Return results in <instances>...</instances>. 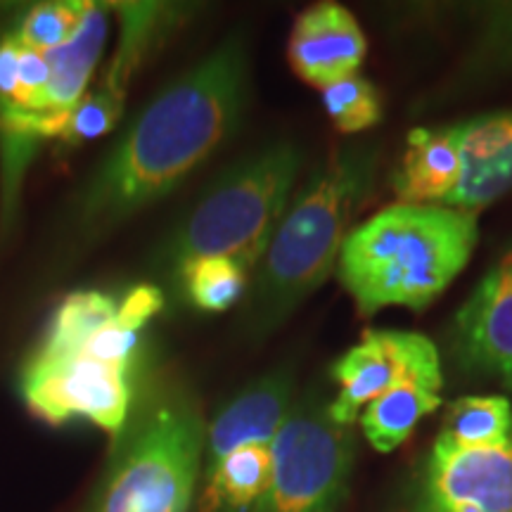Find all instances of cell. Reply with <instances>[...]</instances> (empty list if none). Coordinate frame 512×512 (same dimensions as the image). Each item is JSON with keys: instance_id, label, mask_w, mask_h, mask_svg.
I'll list each match as a JSON object with an SVG mask.
<instances>
[{"instance_id": "1", "label": "cell", "mask_w": 512, "mask_h": 512, "mask_svg": "<svg viewBox=\"0 0 512 512\" xmlns=\"http://www.w3.org/2000/svg\"><path fill=\"white\" fill-rule=\"evenodd\" d=\"M247 100L249 50L235 31L131 121L81 190L79 226L107 230L174 192L233 138Z\"/></svg>"}, {"instance_id": "2", "label": "cell", "mask_w": 512, "mask_h": 512, "mask_svg": "<svg viewBox=\"0 0 512 512\" xmlns=\"http://www.w3.org/2000/svg\"><path fill=\"white\" fill-rule=\"evenodd\" d=\"M380 157L377 140L344 143L294 190L247 287V335H271L337 271L351 221L373 192Z\"/></svg>"}, {"instance_id": "3", "label": "cell", "mask_w": 512, "mask_h": 512, "mask_svg": "<svg viewBox=\"0 0 512 512\" xmlns=\"http://www.w3.org/2000/svg\"><path fill=\"white\" fill-rule=\"evenodd\" d=\"M477 242L475 214L396 202L351 228L335 273L361 316L422 311L465 271Z\"/></svg>"}, {"instance_id": "4", "label": "cell", "mask_w": 512, "mask_h": 512, "mask_svg": "<svg viewBox=\"0 0 512 512\" xmlns=\"http://www.w3.org/2000/svg\"><path fill=\"white\" fill-rule=\"evenodd\" d=\"M207 425L188 389L152 382L136 394L86 512H188Z\"/></svg>"}, {"instance_id": "5", "label": "cell", "mask_w": 512, "mask_h": 512, "mask_svg": "<svg viewBox=\"0 0 512 512\" xmlns=\"http://www.w3.org/2000/svg\"><path fill=\"white\" fill-rule=\"evenodd\" d=\"M302 164V147L278 140L223 169L176 226L166 264L178 273L195 259L226 256L252 275L292 200Z\"/></svg>"}, {"instance_id": "6", "label": "cell", "mask_w": 512, "mask_h": 512, "mask_svg": "<svg viewBox=\"0 0 512 512\" xmlns=\"http://www.w3.org/2000/svg\"><path fill=\"white\" fill-rule=\"evenodd\" d=\"M356 460L354 427L330 418L323 387L294 396L271 444V479L254 512H337Z\"/></svg>"}, {"instance_id": "7", "label": "cell", "mask_w": 512, "mask_h": 512, "mask_svg": "<svg viewBox=\"0 0 512 512\" xmlns=\"http://www.w3.org/2000/svg\"><path fill=\"white\" fill-rule=\"evenodd\" d=\"M19 392L38 420L53 427L76 418L88 420L112 439L124 430L138 394L131 368L110 366L86 354L31 356L19 377Z\"/></svg>"}, {"instance_id": "8", "label": "cell", "mask_w": 512, "mask_h": 512, "mask_svg": "<svg viewBox=\"0 0 512 512\" xmlns=\"http://www.w3.org/2000/svg\"><path fill=\"white\" fill-rule=\"evenodd\" d=\"M337 392L330 399V418L337 425L354 427L363 408L377 396L420 382L444 389V368L437 344L413 330H366L354 347H349L330 368Z\"/></svg>"}, {"instance_id": "9", "label": "cell", "mask_w": 512, "mask_h": 512, "mask_svg": "<svg viewBox=\"0 0 512 512\" xmlns=\"http://www.w3.org/2000/svg\"><path fill=\"white\" fill-rule=\"evenodd\" d=\"M403 512H512V432L489 448L434 439L408 484Z\"/></svg>"}, {"instance_id": "10", "label": "cell", "mask_w": 512, "mask_h": 512, "mask_svg": "<svg viewBox=\"0 0 512 512\" xmlns=\"http://www.w3.org/2000/svg\"><path fill=\"white\" fill-rule=\"evenodd\" d=\"M451 356L465 375L512 389V242L456 311Z\"/></svg>"}, {"instance_id": "11", "label": "cell", "mask_w": 512, "mask_h": 512, "mask_svg": "<svg viewBox=\"0 0 512 512\" xmlns=\"http://www.w3.org/2000/svg\"><path fill=\"white\" fill-rule=\"evenodd\" d=\"M366 53L368 41L361 24L351 10L332 0L299 12L287 38L292 72L316 88L358 74Z\"/></svg>"}, {"instance_id": "12", "label": "cell", "mask_w": 512, "mask_h": 512, "mask_svg": "<svg viewBox=\"0 0 512 512\" xmlns=\"http://www.w3.org/2000/svg\"><path fill=\"white\" fill-rule=\"evenodd\" d=\"M294 403V370L278 366L256 377L207 425L202 475L247 446H271Z\"/></svg>"}, {"instance_id": "13", "label": "cell", "mask_w": 512, "mask_h": 512, "mask_svg": "<svg viewBox=\"0 0 512 512\" xmlns=\"http://www.w3.org/2000/svg\"><path fill=\"white\" fill-rule=\"evenodd\" d=\"M463 178L444 207L479 214L512 192V110L453 121Z\"/></svg>"}, {"instance_id": "14", "label": "cell", "mask_w": 512, "mask_h": 512, "mask_svg": "<svg viewBox=\"0 0 512 512\" xmlns=\"http://www.w3.org/2000/svg\"><path fill=\"white\" fill-rule=\"evenodd\" d=\"M475 36L453 74L441 83L420 110H437L512 76V0L470 5Z\"/></svg>"}, {"instance_id": "15", "label": "cell", "mask_w": 512, "mask_h": 512, "mask_svg": "<svg viewBox=\"0 0 512 512\" xmlns=\"http://www.w3.org/2000/svg\"><path fill=\"white\" fill-rule=\"evenodd\" d=\"M463 178V155L453 124L415 126L406 138L392 190L399 204L444 207Z\"/></svg>"}, {"instance_id": "16", "label": "cell", "mask_w": 512, "mask_h": 512, "mask_svg": "<svg viewBox=\"0 0 512 512\" xmlns=\"http://www.w3.org/2000/svg\"><path fill=\"white\" fill-rule=\"evenodd\" d=\"M107 29H110L107 12L100 5L91 3L74 36L64 46L43 53L50 69L43 114L67 117L79 105V100L86 95L88 81H91L95 67H98L102 48H105L107 41Z\"/></svg>"}, {"instance_id": "17", "label": "cell", "mask_w": 512, "mask_h": 512, "mask_svg": "<svg viewBox=\"0 0 512 512\" xmlns=\"http://www.w3.org/2000/svg\"><path fill=\"white\" fill-rule=\"evenodd\" d=\"M271 479V446H247L202 475L200 512H254Z\"/></svg>"}, {"instance_id": "18", "label": "cell", "mask_w": 512, "mask_h": 512, "mask_svg": "<svg viewBox=\"0 0 512 512\" xmlns=\"http://www.w3.org/2000/svg\"><path fill=\"white\" fill-rule=\"evenodd\" d=\"M441 408L439 389L427 387L420 382L399 384L370 401L358 415L363 437L375 451L392 453L403 441L411 437L415 427L420 425L427 415Z\"/></svg>"}, {"instance_id": "19", "label": "cell", "mask_w": 512, "mask_h": 512, "mask_svg": "<svg viewBox=\"0 0 512 512\" xmlns=\"http://www.w3.org/2000/svg\"><path fill=\"white\" fill-rule=\"evenodd\" d=\"M117 302L105 292H74L57 306L50 328L34 356L67 358L81 354L95 332L117 318Z\"/></svg>"}, {"instance_id": "20", "label": "cell", "mask_w": 512, "mask_h": 512, "mask_svg": "<svg viewBox=\"0 0 512 512\" xmlns=\"http://www.w3.org/2000/svg\"><path fill=\"white\" fill-rule=\"evenodd\" d=\"M512 432V403L505 396H463L448 406L439 437L460 448L503 444Z\"/></svg>"}, {"instance_id": "21", "label": "cell", "mask_w": 512, "mask_h": 512, "mask_svg": "<svg viewBox=\"0 0 512 512\" xmlns=\"http://www.w3.org/2000/svg\"><path fill=\"white\" fill-rule=\"evenodd\" d=\"M183 292L197 311L223 313L233 309L247 294L249 273L226 256H204L185 264L176 273Z\"/></svg>"}, {"instance_id": "22", "label": "cell", "mask_w": 512, "mask_h": 512, "mask_svg": "<svg viewBox=\"0 0 512 512\" xmlns=\"http://www.w3.org/2000/svg\"><path fill=\"white\" fill-rule=\"evenodd\" d=\"M320 102L339 133L358 136L375 128L384 117V102L377 86L363 74L320 88Z\"/></svg>"}, {"instance_id": "23", "label": "cell", "mask_w": 512, "mask_h": 512, "mask_svg": "<svg viewBox=\"0 0 512 512\" xmlns=\"http://www.w3.org/2000/svg\"><path fill=\"white\" fill-rule=\"evenodd\" d=\"M88 8H91V3H79V0L38 3L24 12L15 31H10V34L22 50L48 53V50L64 46L74 36Z\"/></svg>"}, {"instance_id": "24", "label": "cell", "mask_w": 512, "mask_h": 512, "mask_svg": "<svg viewBox=\"0 0 512 512\" xmlns=\"http://www.w3.org/2000/svg\"><path fill=\"white\" fill-rule=\"evenodd\" d=\"M124 95V91L107 86V83H102L100 91L83 95L79 105L69 112L57 140L64 147H79L88 140L110 133L124 114Z\"/></svg>"}, {"instance_id": "25", "label": "cell", "mask_w": 512, "mask_h": 512, "mask_svg": "<svg viewBox=\"0 0 512 512\" xmlns=\"http://www.w3.org/2000/svg\"><path fill=\"white\" fill-rule=\"evenodd\" d=\"M50 69L46 55L36 50H22L19 55V72H17V91H15V107L24 112L43 114L46 105Z\"/></svg>"}, {"instance_id": "26", "label": "cell", "mask_w": 512, "mask_h": 512, "mask_svg": "<svg viewBox=\"0 0 512 512\" xmlns=\"http://www.w3.org/2000/svg\"><path fill=\"white\" fill-rule=\"evenodd\" d=\"M138 349V332L124 328L117 320H112L110 325H105L100 332L88 339V344L83 347L81 354L95 358V361L110 363V366L131 368L133 354Z\"/></svg>"}, {"instance_id": "27", "label": "cell", "mask_w": 512, "mask_h": 512, "mask_svg": "<svg viewBox=\"0 0 512 512\" xmlns=\"http://www.w3.org/2000/svg\"><path fill=\"white\" fill-rule=\"evenodd\" d=\"M164 309V294L155 285H138L126 294L124 302L117 306V323L124 328L140 332Z\"/></svg>"}, {"instance_id": "28", "label": "cell", "mask_w": 512, "mask_h": 512, "mask_svg": "<svg viewBox=\"0 0 512 512\" xmlns=\"http://www.w3.org/2000/svg\"><path fill=\"white\" fill-rule=\"evenodd\" d=\"M19 55H22V48L12 34L0 38V107L15 105Z\"/></svg>"}]
</instances>
